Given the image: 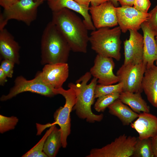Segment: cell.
<instances>
[{
    "mask_svg": "<svg viewBox=\"0 0 157 157\" xmlns=\"http://www.w3.org/2000/svg\"><path fill=\"white\" fill-rule=\"evenodd\" d=\"M123 84L122 82L115 85H104L97 84L94 90L95 98L104 95L115 93H120L123 91Z\"/></svg>",
    "mask_w": 157,
    "mask_h": 157,
    "instance_id": "d4e9b609",
    "label": "cell"
},
{
    "mask_svg": "<svg viewBox=\"0 0 157 157\" xmlns=\"http://www.w3.org/2000/svg\"><path fill=\"white\" fill-rule=\"evenodd\" d=\"M115 66L113 58L97 54L94 60V65L89 72L92 76L97 79L99 84L112 85L119 83V77L113 72Z\"/></svg>",
    "mask_w": 157,
    "mask_h": 157,
    "instance_id": "8fae6325",
    "label": "cell"
},
{
    "mask_svg": "<svg viewBox=\"0 0 157 157\" xmlns=\"http://www.w3.org/2000/svg\"><path fill=\"white\" fill-rule=\"evenodd\" d=\"M109 1L111 2L115 7H117L119 5L118 0H109Z\"/></svg>",
    "mask_w": 157,
    "mask_h": 157,
    "instance_id": "74e56055",
    "label": "cell"
},
{
    "mask_svg": "<svg viewBox=\"0 0 157 157\" xmlns=\"http://www.w3.org/2000/svg\"><path fill=\"white\" fill-rule=\"evenodd\" d=\"M115 8L109 1L89 7V11L96 28L112 27L118 25Z\"/></svg>",
    "mask_w": 157,
    "mask_h": 157,
    "instance_id": "4fadbf2b",
    "label": "cell"
},
{
    "mask_svg": "<svg viewBox=\"0 0 157 157\" xmlns=\"http://www.w3.org/2000/svg\"><path fill=\"white\" fill-rule=\"evenodd\" d=\"M42 65L67 63L71 48L67 41L51 21L45 28L41 40Z\"/></svg>",
    "mask_w": 157,
    "mask_h": 157,
    "instance_id": "7a4b0ae2",
    "label": "cell"
},
{
    "mask_svg": "<svg viewBox=\"0 0 157 157\" xmlns=\"http://www.w3.org/2000/svg\"><path fill=\"white\" fill-rule=\"evenodd\" d=\"M121 6H133L135 0H118Z\"/></svg>",
    "mask_w": 157,
    "mask_h": 157,
    "instance_id": "836d02e7",
    "label": "cell"
},
{
    "mask_svg": "<svg viewBox=\"0 0 157 157\" xmlns=\"http://www.w3.org/2000/svg\"><path fill=\"white\" fill-rule=\"evenodd\" d=\"M156 65L157 66V60H156Z\"/></svg>",
    "mask_w": 157,
    "mask_h": 157,
    "instance_id": "60d3db41",
    "label": "cell"
},
{
    "mask_svg": "<svg viewBox=\"0 0 157 157\" xmlns=\"http://www.w3.org/2000/svg\"><path fill=\"white\" fill-rule=\"evenodd\" d=\"M143 32V61L146 65V67L154 65L157 60V44L155 36L157 33L149 26L147 21L141 25Z\"/></svg>",
    "mask_w": 157,
    "mask_h": 157,
    "instance_id": "2e32d148",
    "label": "cell"
},
{
    "mask_svg": "<svg viewBox=\"0 0 157 157\" xmlns=\"http://www.w3.org/2000/svg\"><path fill=\"white\" fill-rule=\"evenodd\" d=\"M56 124L53 125L47 130L39 142L32 149L22 155V157H47V155L43 151L45 141Z\"/></svg>",
    "mask_w": 157,
    "mask_h": 157,
    "instance_id": "cb8c5ba5",
    "label": "cell"
},
{
    "mask_svg": "<svg viewBox=\"0 0 157 157\" xmlns=\"http://www.w3.org/2000/svg\"><path fill=\"white\" fill-rule=\"evenodd\" d=\"M130 126L138 133V139L154 138L157 134V117L149 113H141Z\"/></svg>",
    "mask_w": 157,
    "mask_h": 157,
    "instance_id": "9a60e30c",
    "label": "cell"
},
{
    "mask_svg": "<svg viewBox=\"0 0 157 157\" xmlns=\"http://www.w3.org/2000/svg\"><path fill=\"white\" fill-rule=\"evenodd\" d=\"M91 6H95L109 1V0H90Z\"/></svg>",
    "mask_w": 157,
    "mask_h": 157,
    "instance_id": "8d00e7d4",
    "label": "cell"
},
{
    "mask_svg": "<svg viewBox=\"0 0 157 157\" xmlns=\"http://www.w3.org/2000/svg\"><path fill=\"white\" fill-rule=\"evenodd\" d=\"M34 0L35 1L40 2L43 3L44 1H47L48 0Z\"/></svg>",
    "mask_w": 157,
    "mask_h": 157,
    "instance_id": "f35d334b",
    "label": "cell"
},
{
    "mask_svg": "<svg viewBox=\"0 0 157 157\" xmlns=\"http://www.w3.org/2000/svg\"><path fill=\"white\" fill-rule=\"evenodd\" d=\"M7 76L3 70L0 67V85L3 86L7 81Z\"/></svg>",
    "mask_w": 157,
    "mask_h": 157,
    "instance_id": "d6a6232c",
    "label": "cell"
},
{
    "mask_svg": "<svg viewBox=\"0 0 157 157\" xmlns=\"http://www.w3.org/2000/svg\"><path fill=\"white\" fill-rule=\"evenodd\" d=\"M151 145L154 157H157V137L151 138Z\"/></svg>",
    "mask_w": 157,
    "mask_h": 157,
    "instance_id": "1f68e13d",
    "label": "cell"
},
{
    "mask_svg": "<svg viewBox=\"0 0 157 157\" xmlns=\"http://www.w3.org/2000/svg\"><path fill=\"white\" fill-rule=\"evenodd\" d=\"M115 10L118 24L124 33L130 29L138 31L150 16L149 13L142 12L133 6H121L116 7Z\"/></svg>",
    "mask_w": 157,
    "mask_h": 157,
    "instance_id": "30bf717a",
    "label": "cell"
},
{
    "mask_svg": "<svg viewBox=\"0 0 157 157\" xmlns=\"http://www.w3.org/2000/svg\"><path fill=\"white\" fill-rule=\"evenodd\" d=\"M69 67L67 63L47 64L41 72H38L42 81L52 88L62 87L69 75Z\"/></svg>",
    "mask_w": 157,
    "mask_h": 157,
    "instance_id": "7c38bea8",
    "label": "cell"
},
{
    "mask_svg": "<svg viewBox=\"0 0 157 157\" xmlns=\"http://www.w3.org/2000/svg\"><path fill=\"white\" fill-rule=\"evenodd\" d=\"M156 104H157V99H156Z\"/></svg>",
    "mask_w": 157,
    "mask_h": 157,
    "instance_id": "b9f144b4",
    "label": "cell"
},
{
    "mask_svg": "<svg viewBox=\"0 0 157 157\" xmlns=\"http://www.w3.org/2000/svg\"><path fill=\"white\" fill-rule=\"evenodd\" d=\"M120 94L113 93L98 98L94 105V109L98 112H103L109 106L119 98Z\"/></svg>",
    "mask_w": 157,
    "mask_h": 157,
    "instance_id": "484cf974",
    "label": "cell"
},
{
    "mask_svg": "<svg viewBox=\"0 0 157 157\" xmlns=\"http://www.w3.org/2000/svg\"><path fill=\"white\" fill-rule=\"evenodd\" d=\"M91 76L90 72H87L76 81V84L72 83L76 94V102L73 110H75L80 118L85 119L89 123H94L101 121L104 115L95 114L91 110V106L95 99L94 90L98 83L97 79L94 77L87 84Z\"/></svg>",
    "mask_w": 157,
    "mask_h": 157,
    "instance_id": "3957f363",
    "label": "cell"
},
{
    "mask_svg": "<svg viewBox=\"0 0 157 157\" xmlns=\"http://www.w3.org/2000/svg\"><path fill=\"white\" fill-rule=\"evenodd\" d=\"M47 3L52 12L67 8L79 13L83 18V21L88 30L94 31V26L89 13V8L81 5L73 0H48Z\"/></svg>",
    "mask_w": 157,
    "mask_h": 157,
    "instance_id": "e0dca14e",
    "label": "cell"
},
{
    "mask_svg": "<svg viewBox=\"0 0 157 157\" xmlns=\"http://www.w3.org/2000/svg\"><path fill=\"white\" fill-rule=\"evenodd\" d=\"M155 40H156V43L157 44V35L156 36V37H155Z\"/></svg>",
    "mask_w": 157,
    "mask_h": 157,
    "instance_id": "ab89813d",
    "label": "cell"
},
{
    "mask_svg": "<svg viewBox=\"0 0 157 157\" xmlns=\"http://www.w3.org/2000/svg\"><path fill=\"white\" fill-rule=\"evenodd\" d=\"M137 138L124 134L110 143L99 148H94L86 157H130L133 156Z\"/></svg>",
    "mask_w": 157,
    "mask_h": 157,
    "instance_id": "8992f818",
    "label": "cell"
},
{
    "mask_svg": "<svg viewBox=\"0 0 157 157\" xmlns=\"http://www.w3.org/2000/svg\"><path fill=\"white\" fill-rule=\"evenodd\" d=\"M141 93L122 91L120 93L119 99L137 113L139 114L141 112L149 113L150 107L142 98Z\"/></svg>",
    "mask_w": 157,
    "mask_h": 157,
    "instance_id": "44dd1931",
    "label": "cell"
},
{
    "mask_svg": "<svg viewBox=\"0 0 157 157\" xmlns=\"http://www.w3.org/2000/svg\"><path fill=\"white\" fill-rule=\"evenodd\" d=\"M121 32L119 26L112 29L102 27L92 31L89 37L92 49L97 54L119 60Z\"/></svg>",
    "mask_w": 157,
    "mask_h": 157,
    "instance_id": "277c9868",
    "label": "cell"
},
{
    "mask_svg": "<svg viewBox=\"0 0 157 157\" xmlns=\"http://www.w3.org/2000/svg\"><path fill=\"white\" fill-rule=\"evenodd\" d=\"M151 3L150 0H135L133 7L144 13H147Z\"/></svg>",
    "mask_w": 157,
    "mask_h": 157,
    "instance_id": "f546056e",
    "label": "cell"
},
{
    "mask_svg": "<svg viewBox=\"0 0 157 157\" xmlns=\"http://www.w3.org/2000/svg\"><path fill=\"white\" fill-rule=\"evenodd\" d=\"M51 21L55 25L75 52H87L89 37L83 20L72 10L64 8L52 12Z\"/></svg>",
    "mask_w": 157,
    "mask_h": 157,
    "instance_id": "6da1fadb",
    "label": "cell"
},
{
    "mask_svg": "<svg viewBox=\"0 0 157 157\" xmlns=\"http://www.w3.org/2000/svg\"><path fill=\"white\" fill-rule=\"evenodd\" d=\"M42 3L34 0H19L4 9L2 14L7 21L15 19L29 26L36 19L38 8Z\"/></svg>",
    "mask_w": 157,
    "mask_h": 157,
    "instance_id": "9c48e42d",
    "label": "cell"
},
{
    "mask_svg": "<svg viewBox=\"0 0 157 157\" xmlns=\"http://www.w3.org/2000/svg\"><path fill=\"white\" fill-rule=\"evenodd\" d=\"M56 126L47 136L44 146L43 151L49 157H55L62 146L61 131Z\"/></svg>",
    "mask_w": 157,
    "mask_h": 157,
    "instance_id": "7402d4cb",
    "label": "cell"
},
{
    "mask_svg": "<svg viewBox=\"0 0 157 157\" xmlns=\"http://www.w3.org/2000/svg\"><path fill=\"white\" fill-rule=\"evenodd\" d=\"M142 88L148 101L153 106L157 108V66L154 65L146 67L142 80Z\"/></svg>",
    "mask_w": 157,
    "mask_h": 157,
    "instance_id": "d6986e66",
    "label": "cell"
},
{
    "mask_svg": "<svg viewBox=\"0 0 157 157\" xmlns=\"http://www.w3.org/2000/svg\"><path fill=\"white\" fill-rule=\"evenodd\" d=\"M19 121L16 117H7L0 115V133H3L15 129Z\"/></svg>",
    "mask_w": 157,
    "mask_h": 157,
    "instance_id": "4316f807",
    "label": "cell"
},
{
    "mask_svg": "<svg viewBox=\"0 0 157 157\" xmlns=\"http://www.w3.org/2000/svg\"><path fill=\"white\" fill-rule=\"evenodd\" d=\"M26 92H30L48 97L56 95L53 88L45 84L37 73L35 78L28 80L22 76H17L14 81V84L9 93L3 95L0 98L1 101L11 99L18 94Z\"/></svg>",
    "mask_w": 157,
    "mask_h": 157,
    "instance_id": "ba28073f",
    "label": "cell"
},
{
    "mask_svg": "<svg viewBox=\"0 0 157 157\" xmlns=\"http://www.w3.org/2000/svg\"><path fill=\"white\" fill-rule=\"evenodd\" d=\"M149 13L150 16L146 21L150 27L157 33V5Z\"/></svg>",
    "mask_w": 157,
    "mask_h": 157,
    "instance_id": "f1b7e54d",
    "label": "cell"
},
{
    "mask_svg": "<svg viewBox=\"0 0 157 157\" xmlns=\"http://www.w3.org/2000/svg\"><path fill=\"white\" fill-rule=\"evenodd\" d=\"M79 4L87 8H89L90 0H73Z\"/></svg>",
    "mask_w": 157,
    "mask_h": 157,
    "instance_id": "d590c367",
    "label": "cell"
},
{
    "mask_svg": "<svg viewBox=\"0 0 157 157\" xmlns=\"http://www.w3.org/2000/svg\"><path fill=\"white\" fill-rule=\"evenodd\" d=\"M8 22L4 17L2 13H1L0 15V31L4 28Z\"/></svg>",
    "mask_w": 157,
    "mask_h": 157,
    "instance_id": "e575fe53",
    "label": "cell"
},
{
    "mask_svg": "<svg viewBox=\"0 0 157 157\" xmlns=\"http://www.w3.org/2000/svg\"><path fill=\"white\" fill-rule=\"evenodd\" d=\"M129 38L124 42L123 64H138L143 60V36L138 31L130 29Z\"/></svg>",
    "mask_w": 157,
    "mask_h": 157,
    "instance_id": "5bb4252c",
    "label": "cell"
},
{
    "mask_svg": "<svg viewBox=\"0 0 157 157\" xmlns=\"http://www.w3.org/2000/svg\"><path fill=\"white\" fill-rule=\"evenodd\" d=\"M156 137H157V135H156Z\"/></svg>",
    "mask_w": 157,
    "mask_h": 157,
    "instance_id": "7bdbcfd3",
    "label": "cell"
},
{
    "mask_svg": "<svg viewBox=\"0 0 157 157\" xmlns=\"http://www.w3.org/2000/svg\"><path fill=\"white\" fill-rule=\"evenodd\" d=\"M15 64L13 62L8 59H4L1 62L0 67L7 77L11 78L13 77Z\"/></svg>",
    "mask_w": 157,
    "mask_h": 157,
    "instance_id": "83f0119b",
    "label": "cell"
},
{
    "mask_svg": "<svg viewBox=\"0 0 157 157\" xmlns=\"http://www.w3.org/2000/svg\"><path fill=\"white\" fill-rule=\"evenodd\" d=\"M69 88L66 90L62 87L53 88L55 95L60 94L65 98V104L63 107H60L54 113V121L52 125L58 124L60 127L62 132V147L66 148L67 145V139L71 133V123L70 113L73 110L76 100V94L72 83L68 84Z\"/></svg>",
    "mask_w": 157,
    "mask_h": 157,
    "instance_id": "5b68a950",
    "label": "cell"
},
{
    "mask_svg": "<svg viewBox=\"0 0 157 157\" xmlns=\"http://www.w3.org/2000/svg\"><path fill=\"white\" fill-rule=\"evenodd\" d=\"M20 47L11 34L5 28L0 31V53L4 59L19 63Z\"/></svg>",
    "mask_w": 157,
    "mask_h": 157,
    "instance_id": "ac0fdd59",
    "label": "cell"
},
{
    "mask_svg": "<svg viewBox=\"0 0 157 157\" xmlns=\"http://www.w3.org/2000/svg\"><path fill=\"white\" fill-rule=\"evenodd\" d=\"M111 114L117 117L124 126L130 124L139 116V114L133 111L118 99L108 108Z\"/></svg>",
    "mask_w": 157,
    "mask_h": 157,
    "instance_id": "ffe728a7",
    "label": "cell"
},
{
    "mask_svg": "<svg viewBox=\"0 0 157 157\" xmlns=\"http://www.w3.org/2000/svg\"><path fill=\"white\" fill-rule=\"evenodd\" d=\"M146 68V65L143 61L136 64H123L116 73L119 82L123 84V91L142 93V81Z\"/></svg>",
    "mask_w": 157,
    "mask_h": 157,
    "instance_id": "52a82bcc",
    "label": "cell"
},
{
    "mask_svg": "<svg viewBox=\"0 0 157 157\" xmlns=\"http://www.w3.org/2000/svg\"><path fill=\"white\" fill-rule=\"evenodd\" d=\"M19 0H0V5L4 9H6Z\"/></svg>",
    "mask_w": 157,
    "mask_h": 157,
    "instance_id": "4dcf8cb0",
    "label": "cell"
},
{
    "mask_svg": "<svg viewBox=\"0 0 157 157\" xmlns=\"http://www.w3.org/2000/svg\"><path fill=\"white\" fill-rule=\"evenodd\" d=\"M132 156L154 157L152 149L151 139L148 138L140 140L137 138Z\"/></svg>",
    "mask_w": 157,
    "mask_h": 157,
    "instance_id": "603a6c76",
    "label": "cell"
}]
</instances>
